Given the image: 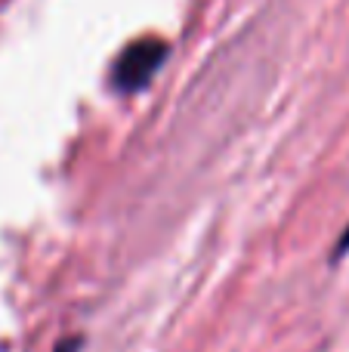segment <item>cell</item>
I'll list each match as a JSON object with an SVG mask.
<instances>
[{"label":"cell","mask_w":349,"mask_h":352,"mask_svg":"<svg viewBox=\"0 0 349 352\" xmlns=\"http://www.w3.org/2000/svg\"><path fill=\"white\" fill-rule=\"evenodd\" d=\"M164 56H167V47L161 41H136L115 62V87L124 93L142 87L155 74V68L164 62Z\"/></svg>","instance_id":"obj_1"}]
</instances>
